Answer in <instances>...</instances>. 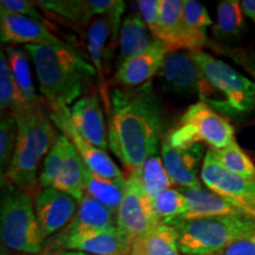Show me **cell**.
Listing matches in <instances>:
<instances>
[{
	"instance_id": "cell-9",
	"label": "cell",
	"mask_w": 255,
	"mask_h": 255,
	"mask_svg": "<svg viewBox=\"0 0 255 255\" xmlns=\"http://www.w3.org/2000/svg\"><path fill=\"white\" fill-rule=\"evenodd\" d=\"M122 14L100 15L95 17L88 25L87 46L92 66L96 70L98 87L102 96L104 109L109 113L110 94L109 81L107 77L110 73L111 63L115 55V47L119 44Z\"/></svg>"
},
{
	"instance_id": "cell-19",
	"label": "cell",
	"mask_w": 255,
	"mask_h": 255,
	"mask_svg": "<svg viewBox=\"0 0 255 255\" xmlns=\"http://www.w3.org/2000/svg\"><path fill=\"white\" fill-rule=\"evenodd\" d=\"M178 189L182 191L187 199V212L180 218L162 222L165 225H173L175 222L187 221V220L210 218V216L247 214L244 209L239 208L231 201L213 193L212 190L207 189L205 187L191 188V189L178 188Z\"/></svg>"
},
{
	"instance_id": "cell-3",
	"label": "cell",
	"mask_w": 255,
	"mask_h": 255,
	"mask_svg": "<svg viewBox=\"0 0 255 255\" xmlns=\"http://www.w3.org/2000/svg\"><path fill=\"white\" fill-rule=\"evenodd\" d=\"M13 115L18 123L17 145L1 186L13 184L31 195H36L40 189L38 168L58 135L44 105L23 108Z\"/></svg>"
},
{
	"instance_id": "cell-2",
	"label": "cell",
	"mask_w": 255,
	"mask_h": 255,
	"mask_svg": "<svg viewBox=\"0 0 255 255\" xmlns=\"http://www.w3.org/2000/svg\"><path fill=\"white\" fill-rule=\"evenodd\" d=\"M24 50L33 63L41 97L51 111L71 107L89 79L97 76L92 64L66 43L26 45Z\"/></svg>"
},
{
	"instance_id": "cell-20",
	"label": "cell",
	"mask_w": 255,
	"mask_h": 255,
	"mask_svg": "<svg viewBox=\"0 0 255 255\" xmlns=\"http://www.w3.org/2000/svg\"><path fill=\"white\" fill-rule=\"evenodd\" d=\"M115 227H117L116 215L92 197L85 195L79 201L77 212L69 225L53 237L66 238Z\"/></svg>"
},
{
	"instance_id": "cell-8",
	"label": "cell",
	"mask_w": 255,
	"mask_h": 255,
	"mask_svg": "<svg viewBox=\"0 0 255 255\" xmlns=\"http://www.w3.org/2000/svg\"><path fill=\"white\" fill-rule=\"evenodd\" d=\"M158 77L162 85L169 91L178 95H196L201 102L210 107L214 104V90L190 51L168 52L159 69Z\"/></svg>"
},
{
	"instance_id": "cell-15",
	"label": "cell",
	"mask_w": 255,
	"mask_h": 255,
	"mask_svg": "<svg viewBox=\"0 0 255 255\" xmlns=\"http://www.w3.org/2000/svg\"><path fill=\"white\" fill-rule=\"evenodd\" d=\"M51 120L57 128L71 141L78 151L83 162L89 168L91 173L103 178H126L127 176L111 157L101 149L96 148L85 141L73 128L70 120V108H60L50 113Z\"/></svg>"
},
{
	"instance_id": "cell-10",
	"label": "cell",
	"mask_w": 255,
	"mask_h": 255,
	"mask_svg": "<svg viewBox=\"0 0 255 255\" xmlns=\"http://www.w3.org/2000/svg\"><path fill=\"white\" fill-rule=\"evenodd\" d=\"M200 177L207 189L255 218V178L242 177L228 171L216 161L210 149L206 151Z\"/></svg>"
},
{
	"instance_id": "cell-32",
	"label": "cell",
	"mask_w": 255,
	"mask_h": 255,
	"mask_svg": "<svg viewBox=\"0 0 255 255\" xmlns=\"http://www.w3.org/2000/svg\"><path fill=\"white\" fill-rule=\"evenodd\" d=\"M23 108L20 94L12 77L8 59L4 50L0 53V110L1 115L14 114Z\"/></svg>"
},
{
	"instance_id": "cell-28",
	"label": "cell",
	"mask_w": 255,
	"mask_h": 255,
	"mask_svg": "<svg viewBox=\"0 0 255 255\" xmlns=\"http://www.w3.org/2000/svg\"><path fill=\"white\" fill-rule=\"evenodd\" d=\"M216 14V23L212 27V33L216 39H234L240 37L246 30V17L238 0H225L219 2Z\"/></svg>"
},
{
	"instance_id": "cell-33",
	"label": "cell",
	"mask_w": 255,
	"mask_h": 255,
	"mask_svg": "<svg viewBox=\"0 0 255 255\" xmlns=\"http://www.w3.org/2000/svg\"><path fill=\"white\" fill-rule=\"evenodd\" d=\"M17 138L18 123L14 115H1V120H0V175H1V180L5 177L13 158Z\"/></svg>"
},
{
	"instance_id": "cell-7",
	"label": "cell",
	"mask_w": 255,
	"mask_h": 255,
	"mask_svg": "<svg viewBox=\"0 0 255 255\" xmlns=\"http://www.w3.org/2000/svg\"><path fill=\"white\" fill-rule=\"evenodd\" d=\"M173 146L187 148L195 144L209 145V149L227 148L237 141L235 130L227 117L222 116L205 102L188 107L178 124L165 136Z\"/></svg>"
},
{
	"instance_id": "cell-30",
	"label": "cell",
	"mask_w": 255,
	"mask_h": 255,
	"mask_svg": "<svg viewBox=\"0 0 255 255\" xmlns=\"http://www.w3.org/2000/svg\"><path fill=\"white\" fill-rule=\"evenodd\" d=\"M36 5L44 11L55 14L71 24L89 25L94 19L89 9L87 0H39Z\"/></svg>"
},
{
	"instance_id": "cell-29",
	"label": "cell",
	"mask_w": 255,
	"mask_h": 255,
	"mask_svg": "<svg viewBox=\"0 0 255 255\" xmlns=\"http://www.w3.org/2000/svg\"><path fill=\"white\" fill-rule=\"evenodd\" d=\"M128 175H132L138 181L151 201L173 186L162 157L158 155L149 157L141 167Z\"/></svg>"
},
{
	"instance_id": "cell-18",
	"label": "cell",
	"mask_w": 255,
	"mask_h": 255,
	"mask_svg": "<svg viewBox=\"0 0 255 255\" xmlns=\"http://www.w3.org/2000/svg\"><path fill=\"white\" fill-rule=\"evenodd\" d=\"M0 39L7 45H43L63 44L44 23L24 15L8 13L0 9Z\"/></svg>"
},
{
	"instance_id": "cell-26",
	"label": "cell",
	"mask_w": 255,
	"mask_h": 255,
	"mask_svg": "<svg viewBox=\"0 0 255 255\" xmlns=\"http://www.w3.org/2000/svg\"><path fill=\"white\" fill-rule=\"evenodd\" d=\"M5 53L8 59L12 77H13L19 94H20L23 108H33L38 107V105H43L41 98L38 95L33 85V81H32L31 68L26 51L19 49V47L7 45L5 49Z\"/></svg>"
},
{
	"instance_id": "cell-41",
	"label": "cell",
	"mask_w": 255,
	"mask_h": 255,
	"mask_svg": "<svg viewBox=\"0 0 255 255\" xmlns=\"http://www.w3.org/2000/svg\"><path fill=\"white\" fill-rule=\"evenodd\" d=\"M36 255H49V254H46V253H44V254L40 253V254H36Z\"/></svg>"
},
{
	"instance_id": "cell-5",
	"label": "cell",
	"mask_w": 255,
	"mask_h": 255,
	"mask_svg": "<svg viewBox=\"0 0 255 255\" xmlns=\"http://www.w3.org/2000/svg\"><path fill=\"white\" fill-rule=\"evenodd\" d=\"M0 237L8 250L40 254L45 239L38 223L33 197L13 184L2 186L0 200Z\"/></svg>"
},
{
	"instance_id": "cell-31",
	"label": "cell",
	"mask_w": 255,
	"mask_h": 255,
	"mask_svg": "<svg viewBox=\"0 0 255 255\" xmlns=\"http://www.w3.org/2000/svg\"><path fill=\"white\" fill-rule=\"evenodd\" d=\"M210 151L216 161L228 171L242 177L255 178V164L237 141L229 144L227 148L220 150L210 149Z\"/></svg>"
},
{
	"instance_id": "cell-4",
	"label": "cell",
	"mask_w": 255,
	"mask_h": 255,
	"mask_svg": "<svg viewBox=\"0 0 255 255\" xmlns=\"http://www.w3.org/2000/svg\"><path fill=\"white\" fill-rule=\"evenodd\" d=\"M177 233L183 255H214L241 239L255 235L252 215H221L187 220L169 225Z\"/></svg>"
},
{
	"instance_id": "cell-37",
	"label": "cell",
	"mask_w": 255,
	"mask_h": 255,
	"mask_svg": "<svg viewBox=\"0 0 255 255\" xmlns=\"http://www.w3.org/2000/svg\"><path fill=\"white\" fill-rule=\"evenodd\" d=\"M159 4H161V0H139L137 1L139 14L142 15L145 25L154 37L158 26Z\"/></svg>"
},
{
	"instance_id": "cell-36",
	"label": "cell",
	"mask_w": 255,
	"mask_h": 255,
	"mask_svg": "<svg viewBox=\"0 0 255 255\" xmlns=\"http://www.w3.org/2000/svg\"><path fill=\"white\" fill-rule=\"evenodd\" d=\"M0 9L8 12V13L24 15L44 23V15L40 13L36 1H27V0H1Z\"/></svg>"
},
{
	"instance_id": "cell-34",
	"label": "cell",
	"mask_w": 255,
	"mask_h": 255,
	"mask_svg": "<svg viewBox=\"0 0 255 255\" xmlns=\"http://www.w3.org/2000/svg\"><path fill=\"white\" fill-rule=\"evenodd\" d=\"M152 207L159 221L165 222L186 214L188 203L182 191L170 188L152 200Z\"/></svg>"
},
{
	"instance_id": "cell-16",
	"label": "cell",
	"mask_w": 255,
	"mask_h": 255,
	"mask_svg": "<svg viewBox=\"0 0 255 255\" xmlns=\"http://www.w3.org/2000/svg\"><path fill=\"white\" fill-rule=\"evenodd\" d=\"M167 53L164 44L156 39L142 55L117 66L110 79V85L115 88H137L151 82V78L158 75Z\"/></svg>"
},
{
	"instance_id": "cell-22",
	"label": "cell",
	"mask_w": 255,
	"mask_h": 255,
	"mask_svg": "<svg viewBox=\"0 0 255 255\" xmlns=\"http://www.w3.org/2000/svg\"><path fill=\"white\" fill-rule=\"evenodd\" d=\"M88 170L89 168L83 162L75 145L70 141L52 187L65 191L81 201L85 196V180H87Z\"/></svg>"
},
{
	"instance_id": "cell-35",
	"label": "cell",
	"mask_w": 255,
	"mask_h": 255,
	"mask_svg": "<svg viewBox=\"0 0 255 255\" xmlns=\"http://www.w3.org/2000/svg\"><path fill=\"white\" fill-rule=\"evenodd\" d=\"M208 45L215 52L227 57L234 63H237L245 71L250 73L255 82V51L240 49V47H231L222 45V44L208 43Z\"/></svg>"
},
{
	"instance_id": "cell-27",
	"label": "cell",
	"mask_w": 255,
	"mask_h": 255,
	"mask_svg": "<svg viewBox=\"0 0 255 255\" xmlns=\"http://www.w3.org/2000/svg\"><path fill=\"white\" fill-rule=\"evenodd\" d=\"M126 190L127 177L103 178L88 170L85 180V195H89L100 202L115 215L122 203Z\"/></svg>"
},
{
	"instance_id": "cell-12",
	"label": "cell",
	"mask_w": 255,
	"mask_h": 255,
	"mask_svg": "<svg viewBox=\"0 0 255 255\" xmlns=\"http://www.w3.org/2000/svg\"><path fill=\"white\" fill-rule=\"evenodd\" d=\"M132 240L119 227L72 235L50 238V248L62 251L83 252L90 255H128Z\"/></svg>"
},
{
	"instance_id": "cell-25",
	"label": "cell",
	"mask_w": 255,
	"mask_h": 255,
	"mask_svg": "<svg viewBox=\"0 0 255 255\" xmlns=\"http://www.w3.org/2000/svg\"><path fill=\"white\" fill-rule=\"evenodd\" d=\"M128 255H182L174 227L159 223L132 241Z\"/></svg>"
},
{
	"instance_id": "cell-40",
	"label": "cell",
	"mask_w": 255,
	"mask_h": 255,
	"mask_svg": "<svg viewBox=\"0 0 255 255\" xmlns=\"http://www.w3.org/2000/svg\"><path fill=\"white\" fill-rule=\"evenodd\" d=\"M57 255H90L87 253H83V252H76V251H62L58 252Z\"/></svg>"
},
{
	"instance_id": "cell-23",
	"label": "cell",
	"mask_w": 255,
	"mask_h": 255,
	"mask_svg": "<svg viewBox=\"0 0 255 255\" xmlns=\"http://www.w3.org/2000/svg\"><path fill=\"white\" fill-rule=\"evenodd\" d=\"M183 23V50L190 52L203 51L209 43L207 30L214 24L206 6L196 0H184Z\"/></svg>"
},
{
	"instance_id": "cell-6",
	"label": "cell",
	"mask_w": 255,
	"mask_h": 255,
	"mask_svg": "<svg viewBox=\"0 0 255 255\" xmlns=\"http://www.w3.org/2000/svg\"><path fill=\"white\" fill-rule=\"evenodd\" d=\"M193 53L206 79L214 90L213 109L222 116L225 115V117L246 115L255 109L254 81L205 51Z\"/></svg>"
},
{
	"instance_id": "cell-38",
	"label": "cell",
	"mask_w": 255,
	"mask_h": 255,
	"mask_svg": "<svg viewBox=\"0 0 255 255\" xmlns=\"http://www.w3.org/2000/svg\"><path fill=\"white\" fill-rule=\"evenodd\" d=\"M214 255H255V235L241 239Z\"/></svg>"
},
{
	"instance_id": "cell-13",
	"label": "cell",
	"mask_w": 255,
	"mask_h": 255,
	"mask_svg": "<svg viewBox=\"0 0 255 255\" xmlns=\"http://www.w3.org/2000/svg\"><path fill=\"white\" fill-rule=\"evenodd\" d=\"M34 210L44 239L63 231L78 209L79 201L57 188H41L33 197Z\"/></svg>"
},
{
	"instance_id": "cell-14",
	"label": "cell",
	"mask_w": 255,
	"mask_h": 255,
	"mask_svg": "<svg viewBox=\"0 0 255 255\" xmlns=\"http://www.w3.org/2000/svg\"><path fill=\"white\" fill-rule=\"evenodd\" d=\"M205 146L195 144L187 148L173 146L163 137L161 142V157L173 186L178 188H200L201 168L205 159Z\"/></svg>"
},
{
	"instance_id": "cell-24",
	"label": "cell",
	"mask_w": 255,
	"mask_h": 255,
	"mask_svg": "<svg viewBox=\"0 0 255 255\" xmlns=\"http://www.w3.org/2000/svg\"><path fill=\"white\" fill-rule=\"evenodd\" d=\"M183 1L161 0L156 39L161 40L168 52L183 50Z\"/></svg>"
},
{
	"instance_id": "cell-39",
	"label": "cell",
	"mask_w": 255,
	"mask_h": 255,
	"mask_svg": "<svg viewBox=\"0 0 255 255\" xmlns=\"http://www.w3.org/2000/svg\"><path fill=\"white\" fill-rule=\"evenodd\" d=\"M240 4L245 17L251 19L255 24V0H242Z\"/></svg>"
},
{
	"instance_id": "cell-1",
	"label": "cell",
	"mask_w": 255,
	"mask_h": 255,
	"mask_svg": "<svg viewBox=\"0 0 255 255\" xmlns=\"http://www.w3.org/2000/svg\"><path fill=\"white\" fill-rule=\"evenodd\" d=\"M108 143L128 174L157 155L163 133V115L149 82L137 88L110 92Z\"/></svg>"
},
{
	"instance_id": "cell-17",
	"label": "cell",
	"mask_w": 255,
	"mask_h": 255,
	"mask_svg": "<svg viewBox=\"0 0 255 255\" xmlns=\"http://www.w3.org/2000/svg\"><path fill=\"white\" fill-rule=\"evenodd\" d=\"M97 95L84 96L70 107V120L85 141L105 152L109 150L103 107Z\"/></svg>"
},
{
	"instance_id": "cell-21",
	"label": "cell",
	"mask_w": 255,
	"mask_h": 255,
	"mask_svg": "<svg viewBox=\"0 0 255 255\" xmlns=\"http://www.w3.org/2000/svg\"><path fill=\"white\" fill-rule=\"evenodd\" d=\"M156 38L146 26L139 13L124 17L119 36V65L142 55L152 45ZM117 65V66H119Z\"/></svg>"
},
{
	"instance_id": "cell-11",
	"label": "cell",
	"mask_w": 255,
	"mask_h": 255,
	"mask_svg": "<svg viewBox=\"0 0 255 255\" xmlns=\"http://www.w3.org/2000/svg\"><path fill=\"white\" fill-rule=\"evenodd\" d=\"M116 222L117 227L132 241L162 223L156 215L152 201L132 175L127 176V190L116 213Z\"/></svg>"
}]
</instances>
